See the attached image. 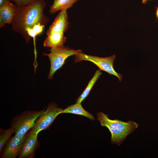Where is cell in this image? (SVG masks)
<instances>
[{
  "instance_id": "1",
  "label": "cell",
  "mask_w": 158,
  "mask_h": 158,
  "mask_svg": "<svg viewBox=\"0 0 158 158\" xmlns=\"http://www.w3.org/2000/svg\"><path fill=\"white\" fill-rule=\"evenodd\" d=\"M47 2L45 0H35L30 4L22 7L17 8L11 24L12 29L20 34L26 43L30 41V37L26 30L32 28L39 23L44 25L49 21L44 13Z\"/></svg>"
},
{
  "instance_id": "2",
  "label": "cell",
  "mask_w": 158,
  "mask_h": 158,
  "mask_svg": "<svg viewBox=\"0 0 158 158\" xmlns=\"http://www.w3.org/2000/svg\"><path fill=\"white\" fill-rule=\"evenodd\" d=\"M97 117L101 126L106 127L110 132L111 143L119 146L139 126L137 123L132 121L124 122L116 119H110L107 115L102 112L97 114Z\"/></svg>"
},
{
  "instance_id": "3",
  "label": "cell",
  "mask_w": 158,
  "mask_h": 158,
  "mask_svg": "<svg viewBox=\"0 0 158 158\" xmlns=\"http://www.w3.org/2000/svg\"><path fill=\"white\" fill-rule=\"evenodd\" d=\"M82 52L81 49L74 50L62 45L51 48L49 53H44L43 55L47 56L50 62L48 78L52 79L54 73L62 66L68 57Z\"/></svg>"
},
{
  "instance_id": "4",
  "label": "cell",
  "mask_w": 158,
  "mask_h": 158,
  "mask_svg": "<svg viewBox=\"0 0 158 158\" xmlns=\"http://www.w3.org/2000/svg\"><path fill=\"white\" fill-rule=\"evenodd\" d=\"M26 111L15 116L11 121V125L15 130V135L22 136L32 128L37 119L44 111Z\"/></svg>"
},
{
  "instance_id": "5",
  "label": "cell",
  "mask_w": 158,
  "mask_h": 158,
  "mask_svg": "<svg viewBox=\"0 0 158 158\" xmlns=\"http://www.w3.org/2000/svg\"><path fill=\"white\" fill-rule=\"evenodd\" d=\"M116 59V56L115 55L103 58L88 55L82 52L75 55L74 61L75 62L82 61H90L96 65L100 71H104L110 75L116 76L121 82L122 75L117 73L114 68V62Z\"/></svg>"
},
{
  "instance_id": "6",
  "label": "cell",
  "mask_w": 158,
  "mask_h": 158,
  "mask_svg": "<svg viewBox=\"0 0 158 158\" xmlns=\"http://www.w3.org/2000/svg\"><path fill=\"white\" fill-rule=\"evenodd\" d=\"M63 110L54 104H50L46 110L44 111L37 119L31 131L38 134L40 132L47 128L56 117L61 114Z\"/></svg>"
},
{
  "instance_id": "7",
  "label": "cell",
  "mask_w": 158,
  "mask_h": 158,
  "mask_svg": "<svg viewBox=\"0 0 158 158\" xmlns=\"http://www.w3.org/2000/svg\"><path fill=\"white\" fill-rule=\"evenodd\" d=\"M27 134L22 136L15 135L6 145L2 155L3 158H15L20 152Z\"/></svg>"
},
{
  "instance_id": "8",
  "label": "cell",
  "mask_w": 158,
  "mask_h": 158,
  "mask_svg": "<svg viewBox=\"0 0 158 158\" xmlns=\"http://www.w3.org/2000/svg\"><path fill=\"white\" fill-rule=\"evenodd\" d=\"M69 23L66 9L61 11L47 31V35L53 32H59L64 33L68 29Z\"/></svg>"
},
{
  "instance_id": "9",
  "label": "cell",
  "mask_w": 158,
  "mask_h": 158,
  "mask_svg": "<svg viewBox=\"0 0 158 158\" xmlns=\"http://www.w3.org/2000/svg\"><path fill=\"white\" fill-rule=\"evenodd\" d=\"M37 134L31 131L26 135L18 158H27L34 153L37 145Z\"/></svg>"
},
{
  "instance_id": "10",
  "label": "cell",
  "mask_w": 158,
  "mask_h": 158,
  "mask_svg": "<svg viewBox=\"0 0 158 158\" xmlns=\"http://www.w3.org/2000/svg\"><path fill=\"white\" fill-rule=\"evenodd\" d=\"M17 6L11 2L0 7V27L6 24H11L14 17Z\"/></svg>"
},
{
  "instance_id": "11",
  "label": "cell",
  "mask_w": 158,
  "mask_h": 158,
  "mask_svg": "<svg viewBox=\"0 0 158 158\" xmlns=\"http://www.w3.org/2000/svg\"><path fill=\"white\" fill-rule=\"evenodd\" d=\"M47 36L43 42L45 47L52 48L63 45L66 41V37L61 32H53Z\"/></svg>"
},
{
  "instance_id": "12",
  "label": "cell",
  "mask_w": 158,
  "mask_h": 158,
  "mask_svg": "<svg viewBox=\"0 0 158 158\" xmlns=\"http://www.w3.org/2000/svg\"><path fill=\"white\" fill-rule=\"evenodd\" d=\"M62 113H70L76 115H82L89 119L94 121L95 118L90 113L84 109L82 107L81 103H76L75 104L67 107L63 109Z\"/></svg>"
},
{
  "instance_id": "13",
  "label": "cell",
  "mask_w": 158,
  "mask_h": 158,
  "mask_svg": "<svg viewBox=\"0 0 158 158\" xmlns=\"http://www.w3.org/2000/svg\"><path fill=\"white\" fill-rule=\"evenodd\" d=\"M78 0H54L50 6L49 13L53 14L63 9H67L72 7Z\"/></svg>"
},
{
  "instance_id": "14",
  "label": "cell",
  "mask_w": 158,
  "mask_h": 158,
  "mask_svg": "<svg viewBox=\"0 0 158 158\" xmlns=\"http://www.w3.org/2000/svg\"><path fill=\"white\" fill-rule=\"evenodd\" d=\"M102 74L100 70L95 72L94 76L90 80L86 88L76 101V103H80L83 101L88 95L94 85Z\"/></svg>"
},
{
  "instance_id": "15",
  "label": "cell",
  "mask_w": 158,
  "mask_h": 158,
  "mask_svg": "<svg viewBox=\"0 0 158 158\" xmlns=\"http://www.w3.org/2000/svg\"><path fill=\"white\" fill-rule=\"evenodd\" d=\"M15 130L13 127L11 126L6 130H0V152L2 150L12 134L15 133Z\"/></svg>"
},
{
  "instance_id": "16",
  "label": "cell",
  "mask_w": 158,
  "mask_h": 158,
  "mask_svg": "<svg viewBox=\"0 0 158 158\" xmlns=\"http://www.w3.org/2000/svg\"><path fill=\"white\" fill-rule=\"evenodd\" d=\"M35 0H10L18 7H22L27 6Z\"/></svg>"
},
{
  "instance_id": "17",
  "label": "cell",
  "mask_w": 158,
  "mask_h": 158,
  "mask_svg": "<svg viewBox=\"0 0 158 158\" xmlns=\"http://www.w3.org/2000/svg\"><path fill=\"white\" fill-rule=\"evenodd\" d=\"M44 27V25L39 23L34 25L32 28L37 36L43 32Z\"/></svg>"
},
{
  "instance_id": "18",
  "label": "cell",
  "mask_w": 158,
  "mask_h": 158,
  "mask_svg": "<svg viewBox=\"0 0 158 158\" xmlns=\"http://www.w3.org/2000/svg\"><path fill=\"white\" fill-rule=\"evenodd\" d=\"M10 2V0H0V7Z\"/></svg>"
},
{
  "instance_id": "19",
  "label": "cell",
  "mask_w": 158,
  "mask_h": 158,
  "mask_svg": "<svg viewBox=\"0 0 158 158\" xmlns=\"http://www.w3.org/2000/svg\"><path fill=\"white\" fill-rule=\"evenodd\" d=\"M155 12V15L157 19L158 20V6L156 7Z\"/></svg>"
},
{
  "instance_id": "20",
  "label": "cell",
  "mask_w": 158,
  "mask_h": 158,
  "mask_svg": "<svg viewBox=\"0 0 158 158\" xmlns=\"http://www.w3.org/2000/svg\"><path fill=\"white\" fill-rule=\"evenodd\" d=\"M150 0H142V3L143 4H145L147 3L148 1Z\"/></svg>"
}]
</instances>
